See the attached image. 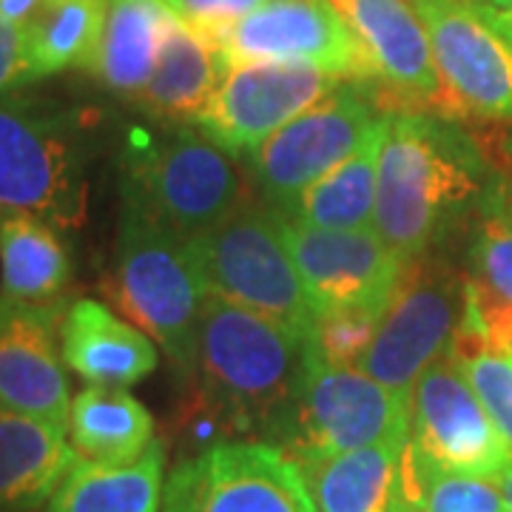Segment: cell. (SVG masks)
Instances as JSON below:
<instances>
[{
    "label": "cell",
    "mask_w": 512,
    "mask_h": 512,
    "mask_svg": "<svg viewBox=\"0 0 512 512\" xmlns=\"http://www.w3.org/2000/svg\"><path fill=\"white\" fill-rule=\"evenodd\" d=\"M476 143L427 111H390L379 151L376 234L404 259L427 254L484 197Z\"/></svg>",
    "instance_id": "obj_1"
},
{
    "label": "cell",
    "mask_w": 512,
    "mask_h": 512,
    "mask_svg": "<svg viewBox=\"0 0 512 512\" xmlns=\"http://www.w3.org/2000/svg\"><path fill=\"white\" fill-rule=\"evenodd\" d=\"M311 359V339L208 293L194 376H200L197 387L225 416L234 439L254 436L276 444Z\"/></svg>",
    "instance_id": "obj_2"
},
{
    "label": "cell",
    "mask_w": 512,
    "mask_h": 512,
    "mask_svg": "<svg viewBox=\"0 0 512 512\" xmlns=\"http://www.w3.org/2000/svg\"><path fill=\"white\" fill-rule=\"evenodd\" d=\"M106 291L131 325L148 333L185 376H194L208 288L191 237L126 202Z\"/></svg>",
    "instance_id": "obj_3"
},
{
    "label": "cell",
    "mask_w": 512,
    "mask_h": 512,
    "mask_svg": "<svg viewBox=\"0 0 512 512\" xmlns=\"http://www.w3.org/2000/svg\"><path fill=\"white\" fill-rule=\"evenodd\" d=\"M237 160L185 123L137 131L126 151V202L183 237H197L251 202V180Z\"/></svg>",
    "instance_id": "obj_4"
},
{
    "label": "cell",
    "mask_w": 512,
    "mask_h": 512,
    "mask_svg": "<svg viewBox=\"0 0 512 512\" xmlns=\"http://www.w3.org/2000/svg\"><path fill=\"white\" fill-rule=\"evenodd\" d=\"M86 191V146L72 114L0 97V214L74 231L86 220Z\"/></svg>",
    "instance_id": "obj_5"
},
{
    "label": "cell",
    "mask_w": 512,
    "mask_h": 512,
    "mask_svg": "<svg viewBox=\"0 0 512 512\" xmlns=\"http://www.w3.org/2000/svg\"><path fill=\"white\" fill-rule=\"evenodd\" d=\"M191 245L208 293L311 339L316 313L274 208L245 202L228 220L191 237Z\"/></svg>",
    "instance_id": "obj_6"
},
{
    "label": "cell",
    "mask_w": 512,
    "mask_h": 512,
    "mask_svg": "<svg viewBox=\"0 0 512 512\" xmlns=\"http://www.w3.org/2000/svg\"><path fill=\"white\" fill-rule=\"evenodd\" d=\"M387 441H410V396L359 367L325 365L313 353L276 447L296 464H308Z\"/></svg>",
    "instance_id": "obj_7"
},
{
    "label": "cell",
    "mask_w": 512,
    "mask_h": 512,
    "mask_svg": "<svg viewBox=\"0 0 512 512\" xmlns=\"http://www.w3.org/2000/svg\"><path fill=\"white\" fill-rule=\"evenodd\" d=\"M461 316L464 279L453 265L433 251L404 259L359 370L410 396L421 373L447 356Z\"/></svg>",
    "instance_id": "obj_8"
},
{
    "label": "cell",
    "mask_w": 512,
    "mask_h": 512,
    "mask_svg": "<svg viewBox=\"0 0 512 512\" xmlns=\"http://www.w3.org/2000/svg\"><path fill=\"white\" fill-rule=\"evenodd\" d=\"M439 72L433 114L447 120H512V43L484 3L407 0Z\"/></svg>",
    "instance_id": "obj_9"
},
{
    "label": "cell",
    "mask_w": 512,
    "mask_h": 512,
    "mask_svg": "<svg viewBox=\"0 0 512 512\" xmlns=\"http://www.w3.org/2000/svg\"><path fill=\"white\" fill-rule=\"evenodd\" d=\"M163 512H319L302 467L276 444L220 441L177 461Z\"/></svg>",
    "instance_id": "obj_10"
},
{
    "label": "cell",
    "mask_w": 512,
    "mask_h": 512,
    "mask_svg": "<svg viewBox=\"0 0 512 512\" xmlns=\"http://www.w3.org/2000/svg\"><path fill=\"white\" fill-rule=\"evenodd\" d=\"M382 106L367 97V89L339 86L325 100L293 117L291 123L265 137L242 157L248 180L268 208H282L302 188L325 177L353 157L373 128L382 123Z\"/></svg>",
    "instance_id": "obj_11"
},
{
    "label": "cell",
    "mask_w": 512,
    "mask_h": 512,
    "mask_svg": "<svg viewBox=\"0 0 512 512\" xmlns=\"http://www.w3.org/2000/svg\"><path fill=\"white\" fill-rule=\"evenodd\" d=\"M342 86V77L308 63L256 60L225 66L194 126L222 151L245 157L265 137Z\"/></svg>",
    "instance_id": "obj_12"
},
{
    "label": "cell",
    "mask_w": 512,
    "mask_h": 512,
    "mask_svg": "<svg viewBox=\"0 0 512 512\" xmlns=\"http://www.w3.org/2000/svg\"><path fill=\"white\" fill-rule=\"evenodd\" d=\"M279 228L316 319L342 311L384 313L404 271V256L396 254L376 228L330 231L285 217H279Z\"/></svg>",
    "instance_id": "obj_13"
},
{
    "label": "cell",
    "mask_w": 512,
    "mask_h": 512,
    "mask_svg": "<svg viewBox=\"0 0 512 512\" xmlns=\"http://www.w3.org/2000/svg\"><path fill=\"white\" fill-rule=\"evenodd\" d=\"M410 444L430 467L456 476L498 478L512 461L507 441L450 356L427 367L410 393Z\"/></svg>",
    "instance_id": "obj_14"
},
{
    "label": "cell",
    "mask_w": 512,
    "mask_h": 512,
    "mask_svg": "<svg viewBox=\"0 0 512 512\" xmlns=\"http://www.w3.org/2000/svg\"><path fill=\"white\" fill-rule=\"evenodd\" d=\"M362 57L365 80L379 106L433 109L439 72L430 40L407 0H325Z\"/></svg>",
    "instance_id": "obj_15"
},
{
    "label": "cell",
    "mask_w": 512,
    "mask_h": 512,
    "mask_svg": "<svg viewBox=\"0 0 512 512\" xmlns=\"http://www.w3.org/2000/svg\"><path fill=\"white\" fill-rule=\"evenodd\" d=\"M211 40L225 66L279 60L308 63L350 83L365 80L356 43L325 0H265Z\"/></svg>",
    "instance_id": "obj_16"
},
{
    "label": "cell",
    "mask_w": 512,
    "mask_h": 512,
    "mask_svg": "<svg viewBox=\"0 0 512 512\" xmlns=\"http://www.w3.org/2000/svg\"><path fill=\"white\" fill-rule=\"evenodd\" d=\"M57 308L0 296V407L69 427L72 399Z\"/></svg>",
    "instance_id": "obj_17"
},
{
    "label": "cell",
    "mask_w": 512,
    "mask_h": 512,
    "mask_svg": "<svg viewBox=\"0 0 512 512\" xmlns=\"http://www.w3.org/2000/svg\"><path fill=\"white\" fill-rule=\"evenodd\" d=\"M458 330L512 350V200L504 191H493L478 208Z\"/></svg>",
    "instance_id": "obj_18"
},
{
    "label": "cell",
    "mask_w": 512,
    "mask_h": 512,
    "mask_svg": "<svg viewBox=\"0 0 512 512\" xmlns=\"http://www.w3.org/2000/svg\"><path fill=\"white\" fill-rule=\"evenodd\" d=\"M63 362L80 379L103 387H128L157 370L148 333L128 325L94 299H77L60 325Z\"/></svg>",
    "instance_id": "obj_19"
},
{
    "label": "cell",
    "mask_w": 512,
    "mask_h": 512,
    "mask_svg": "<svg viewBox=\"0 0 512 512\" xmlns=\"http://www.w3.org/2000/svg\"><path fill=\"white\" fill-rule=\"evenodd\" d=\"M74 461L69 427L0 407V512L40 510Z\"/></svg>",
    "instance_id": "obj_20"
},
{
    "label": "cell",
    "mask_w": 512,
    "mask_h": 512,
    "mask_svg": "<svg viewBox=\"0 0 512 512\" xmlns=\"http://www.w3.org/2000/svg\"><path fill=\"white\" fill-rule=\"evenodd\" d=\"M222 72L225 60L214 40L174 15L157 66L146 86L134 94V103L163 126H183L185 120L194 123L205 100L217 89Z\"/></svg>",
    "instance_id": "obj_21"
},
{
    "label": "cell",
    "mask_w": 512,
    "mask_h": 512,
    "mask_svg": "<svg viewBox=\"0 0 512 512\" xmlns=\"http://www.w3.org/2000/svg\"><path fill=\"white\" fill-rule=\"evenodd\" d=\"M404 447L387 441L299 464L319 512H404Z\"/></svg>",
    "instance_id": "obj_22"
},
{
    "label": "cell",
    "mask_w": 512,
    "mask_h": 512,
    "mask_svg": "<svg viewBox=\"0 0 512 512\" xmlns=\"http://www.w3.org/2000/svg\"><path fill=\"white\" fill-rule=\"evenodd\" d=\"M165 441L128 464L77 458L49 498V512H163Z\"/></svg>",
    "instance_id": "obj_23"
},
{
    "label": "cell",
    "mask_w": 512,
    "mask_h": 512,
    "mask_svg": "<svg viewBox=\"0 0 512 512\" xmlns=\"http://www.w3.org/2000/svg\"><path fill=\"white\" fill-rule=\"evenodd\" d=\"M384 126H387V114L353 157L336 165L308 188H302L291 202L276 208V214L285 220L313 225V228H330V231L370 228L376 214Z\"/></svg>",
    "instance_id": "obj_24"
},
{
    "label": "cell",
    "mask_w": 512,
    "mask_h": 512,
    "mask_svg": "<svg viewBox=\"0 0 512 512\" xmlns=\"http://www.w3.org/2000/svg\"><path fill=\"white\" fill-rule=\"evenodd\" d=\"M174 12L165 0H109L106 29L89 72L117 94L134 97L148 83Z\"/></svg>",
    "instance_id": "obj_25"
},
{
    "label": "cell",
    "mask_w": 512,
    "mask_h": 512,
    "mask_svg": "<svg viewBox=\"0 0 512 512\" xmlns=\"http://www.w3.org/2000/svg\"><path fill=\"white\" fill-rule=\"evenodd\" d=\"M69 439L77 458L128 464L154 444V419L123 387L92 384L72 399Z\"/></svg>",
    "instance_id": "obj_26"
},
{
    "label": "cell",
    "mask_w": 512,
    "mask_h": 512,
    "mask_svg": "<svg viewBox=\"0 0 512 512\" xmlns=\"http://www.w3.org/2000/svg\"><path fill=\"white\" fill-rule=\"evenodd\" d=\"M72 279V256L60 228L29 214L0 220L3 296L29 305H52Z\"/></svg>",
    "instance_id": "obj_27"
},
{
    "label": "cell",
    "mask_w": 512,
    "mask_h": 512,
    "mask_svg": "<svg viewBox=\"0 0 512 512\" xmlns=\"http://www.w3.org/2000/svg\"><path fill=\"white\" fill-rule=\"evenodd\" d=\"M106 15L109 0H46L20 26L35 77L63 69H92Z\"/></svg>",
    "instance_id": "obj_28"
},
{
    "label": "cell",
    "mask_w": 512,
    "mask_h": 512,
    "mask_svg": "<svg viewBox=\"0 0 512 512\" xmlns=\"http://www.w3.org/2000/svg\"><path fill=\"white\" fill-rule=\"evenodd\" d=\"M402 498L404 510L416 512H507L495 478L441 473L410 441L402 453Z\"/></svg>",
    "instance_id": "obj_29"
},
{
    "label": "cell",
    "mask_w": 512,
    "mask_h": 512,
    "mask_svg": "<svg viewBox=\"0 0 512 512\" xmlns=\"http://www.w3.org/2000/svg\"><path fill=\"white\" fill-rule=\"evenodd\" d=\"M447 356L473 387L478 402L512 453V350L493 348L470 333L456 330Z\"/></svg>",
    "instance_id": "obj_30"
},
{
    "label": "cell",
    "mask_w": 512,
    "mask_h": 512,
    "mask_svg": "<svg viewBox=\"0 0 512 512\" xmlns=\"http://www.w3.org/2000/svg\"><path fill=\"white\" fill-rule=\"evenodd\" d=\"M379 319L382 313L373 311H342L319 316L311 336L316 359H322L325 365L359 367L373 345Z\"/></svg>",
    "instance_id": "obj_31"
},
{
    "label": "cell",
    "mask_w": 512,
    "mask_h": 512,
    "mask_svg": "<svg viewBox=\"0 0 512 512\" xmlns=\"http://www.w3.org/2000/svg\"><path fill=\"white\" fill-rule=\"evenodd\" d=\"M265 0H165V6L177 18L200 29L202 35L214 37L225 26L237 23L239 18L251 15Z\"/></svg>",
    "instance_id": "obj_32"
},
{
    "label": "cell",
    "mask_w": 512,
    "mask_h": 512,
    "mask_svg": "<svg viewBox=\"0 0 512 512\" xmlns=\"http://www.w3.org/2000/svg\"><path fill=\"white\" fill-rule=\"evenodd\" d=\"M32 80L37 77L29 66V57H26L20 23L0 18V97L18 92Z\"/></svg>",
    "instance_id": "obj_33"
},
{
    "label": "cell",
    "mask_w": 512,
    "mask_h": 512,
    "mask_svg": "<svg viewBox=\"0 0 512 512\" xmlns=\"http://www.w3.org/2000/svg\"><path fill=\"white\" fill-rule=\"evenodd\" d=\"M43 3H46V0H0V18L12 20V23H20V26H23Z\"/></svg>",
    "instance_id": "obj_34"
},
{
    "label": "cell",
    "mask_w": 512,
    "mask_h": 512,
    "mask_svg": "<svg viewBox=\"0 0 512 512\" xmlns=\"http://www.w3.org/2000/svg\"><path fill=\"white\" fill-rule=\"evenodd\" d=\"M487 12H490V18L493 23L504 32V37L512 43V12H504V9H493V6H487Z\"/></svg>",
    "instance_id": "obj_35"
},
{
    "label": "cell",
    "mask_w": 512,
    "mask_h": 512,
    "mask_svg": "<svg viewBox=\"0 0 512 512\" xmlns=\"http://www.w3.org/2000/svg\"><path fill=\"white\" fill-rule=\"evenodd\" d=\"M495 481H498L501 495H504V501H507V512H512V461L501 470V476L495 478Z\"/></svg>",
    "instance_id": "obj_36"
},
{
    "label": "cell",
    "mask_w": 512,
    "mask_h": 512,
    "mask_svg": "<svg viewBox=\"0 0 512 512\" xmlns=\"http://www.w3.org/2000/svg\"><path fill=\"white\" fill-rule=\"evenodd\" d=\"M490 6H493V9H504V12H510L512 0H490Z\"/></svg>",
    "instance_id": "obj_37"
},
{
    "label": "cell",
    "mask_w": 512,
    "mask_h": 512,
    "mask_svg": "<svg viewBox=\"0 0 512 512\" xmlns=\"http://www.w3.org/2000/svg\"><path fill=\"white\" fill-rule=\"evenodd\" d=\"M467 3H484V0H467Z\"/></svg>",
    "instance_id": "obj_38"
},
{
    "label": "cell",
    "mask_w": 512,
    "mask_h": 512,
    "mask_svg": "<svg viewBox=\"0 0 512 512\" xmlns=\"http://www.w3.org/2000/svg\"><path fill=\"white\" fill-rule=\"evenodd\" d=\"M404 512H416V510H404Z\"/></svg>",
    "instance_id": "obj_39"
},
{
    "label": "cell",
    "mask_w": 512,
    "mask_h": 512,
    "mask_svg": "<svg viewBox=\"0 0 512 512\" xmlns=\"http://www.w3.org/2000/svg\"><path fill=\"white\" fill-rule=\"evenodd\" d=\"M510 154H512V143H510Z\"/></svg>",
    "instance_id": "obj_40"
},
{
    "label": "cell",
    "mask_w": 512,
    "mask_h": 512,
    "mask_svg": "<svg viewBox=\"0 0 512 512\" xmlns=\"http://www.w3.org/2000/svg\"><path fill=\"white\" fill-rule=\"evenodd\" d=\"M510 12H512V9H510Z\"/></svg>",
    "instance_id": "obj_41"
},
{
    "label": "cell",
    "mask_w": 512,
    "mask_h": 512,
    "mask_svg": "<svg viewBox=\"0 0 512 512\" xmlns=\"http://www.w3.org/2000/svg\"><path fill=\"white\" fill-rule=\"evenodd\" d=\"M35 512H37V510H35Z\"/></svg>",
    "instance_id": "obj_42"
}]
</instances>
